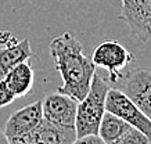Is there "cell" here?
<instances>
[{
	"label": "cell",
	"instance_id": "ba28073f",
	"mask_svg": "<svg viewBox=\"0 0 151 144\" xmlns=\"http://www.w3.org/2000/svg\"><path fill=\"white\" fill-rule=\"evenodd\" d=\"M42 118V100L14 111L9 116L4 126V135L9 140V144H18L19 140L29 135L40 123Z\"/></svg>",
	"mask_w": 151,
	"mask_h": 144
},
{
	"label": "cell",
	"instance_id": "2e32d148",
	"mask_svg": "<svg viewBox=\"0 0 151 144\" xmlns=\"http://www.w3.org/2000/svg\"><path fill=\"white\" fill-rule=\"evenodd\" d=\"M17 42V39L9 32V31H3L0 32V44H9V43H14Z\"/></svg>",
	"mask_w": 151,
	"mask_h": 144
},
{
	"label": "cell",
	"instance_id": "8992f818",
	"mask_svg": "<svg viewBox=\"0 0 151 144\" xmlns=\"http://www.w3.org/2000/svg\"><path fill=\"white\" fill-rule=\"evenodd\" d=\"M78 100L55 90L42 98L43 118L61 128H75Z\"/></svg>",
	"mask_w": 151,
	"mask_h": 144
},
{
	"label": "cell",
	"instance_id": "5b68a950",
	"mask_svg": "<svg viewBox=\"0 0 151 144\" xmlns=\"http://www.w3.org/2000/svg\"><path fill=\"white\" fill-rule=\"evenodd\" d=\"M105 111H110L143 132L151 141V119L118 87L111 86L105 96Z\"/></svg>",
	"mask_w": 151,
	"mask_h": 144
},
{
	"label": "cell",
	"instance_id": "4fadbf2b",
	"mask_svg": "<svg viewBox=\"0 0 151 144\" xmlns=\"http://www.w3.org/2000/svg\"><path fill=\"white\" fill-rule=\"evenodd\" d=\"M148 143H151L150 139L143 132L136 129L134 126H130L128 132L122 136V139L119 140L118 144H148Z\"/></svg>",
	"mask_w": 151,
	"mask_h": 144
},
{
	"label": "cell",
	"instance_id": "52a82bcc",
	"mask_svg": "<svg viewBox=\"0 0 151 144\" xmlns=\"http://www.w3.org/2000/svg\"><path fill=\"white\" fill-rule=\"evenodd\" d=\"M118 18L128 25L130 33L139 40H151V0H122Z\"/></svg>",
	"mask_w": 151,
	"mask_h": 144
},
{
	"label": "cell",
	"instance_id": "9c48e42d",
	"mask_svg": "<svg viewBox=\"0 0 151 144\" xmlns=\"http://www.w3.org/2000/svg\"><path fill=\"white\" fill-rule=\"evenodd\" d=\"M75 141V128H61L42 118L40 123L19 140L18 144H73Z\"/></svg>",
	"mask_w": 151,
	"mask_h": 144
},
{
	"label": "cell",
	"instance_id": "9a60e30c",
	"mask_svg": "<svg viewBox=\"0 0 151 144\" xmlns=\"http://www.w3.org/2000/svg\"><path fill=\"white\" fill-rule=\"evenodd\" d=\"M76 144H104L99 135H86L76 139Z\"/></svg>",
	"mask_w": 151,
	"mask_h": 144
},
{
	"label": "cell",
	"instance_id": "8fae6325",
	"mask_svg": "<svg viewBox=\"0 0 151 144\" xmlns=\"http://www.w3.org/2000/svg\"><path fill=\"white\" fill-rule=\"evenodd\" d=\"M33 56L31 44L28 39L17 40L14 43H9L0 49V78L4 79L10 69L19 62L31 60Z\"/></svg>",
	"mask_w": 151,
	"mask_h": 144
},
{
	"label": "cell",
	"instance_id": "277c9868",
	"mask_svg": "<svg viewBox=\"0 0 151 144\" xmlns=\"http://www.w3.org/2000/svg\"><path fill=\"white\" fill-rule=\"evenodd\" d=\"M134 56L115 39H107L97 43L92 54V61L96 67H100L108 72L107 80L114 83L116 78L122 74V69L126 68L130 62H134Z\"/></svg>",
	"mask_w": 151,
	"mask_h": 144
},
{
	"label": "cell",
	"instance_id": "3957f363",
	"mask_svg": "<svg viewBox=\"0 0 151 144\" xmlns=\"http://www.w3.org/2000/svg\"><path fill=\"white\" fill-rule=\"evenodd\" d=\"M111 86L118 87L151 119V68L139 67L121 74Z\"/></svg>",
	"mask_w": 151,
	"mask_h": 144
},
{
	"label": "cell",
	"instance_id": "e0dca14e",
	"mask_svg": "<svg viewBox=\"0 0 151 144\" xmlns=\"http://www.w3.org/2000/svg\"><path fill=\"white\" fill-rule=\"evenodd\" d=\"M0 144H9V140L4 135V129L0 128Z\"/></svg>",
	"mask_w": 151,
	"mask_h": 144
},
{
	"label": "cell",
	"instance_id": "6da1fadb",
	"mask_svg": "<svg viewBox=\"0 0 151 144\" xmlns=\"http://www.w3.org/2000/svg\"><path fill=\"white\" fill-rule=\"evenodd\" d=\"M50 54L63 85L57 90L81 101L89 92L96 65L85 56L83 46L71 32H64L50 42Z\"/></svg>",
	"mask_w": 151,
	"mask_h": 144
},
{
	"label": "cell",
	"instance_id": "5bb4252c",
	"mask_svg": "<svg viewBox=\"0 0 151 144\" xmlns=\"http://www.w3.org/2000/svg\"><path fill=\"white\" fill-rule=\"evenodd\" d=\"M14 100H15V97H14V94L11 93V90L9 89L6 80L0 78V108L7 107Z\"/></svg>",
	"mask_w": 151,
	"mask_h": 144
},
{
	"label": "cell",
	"instance_id": "7c38bea8",
	"mask_svg": "<svg viewBox=\"0 0 151 144\" xmlns=\"http://www.w3.org/2000/svg\"><path fill=\"white\" fill-rule=\"evenodd\" d=\"M130 126L132 125H129L128 122L119 118L118 115L105 111L99 126V136L104 144H118Z\"/></svg>",
	"mask_w": 151,
	"mask_h": 144
},
{
	"label": "cell",
	"instance_id": "30bf717a",
	"mask_svg": "<svg viewBox=\"0 0 151 144\" xmlns=\"http://www.w3.org/2000/svg\"><path fill=\"white\" fill-rule=\"evenodd\" d=\"M33 79H35V72L29 60L17 64L4 76L6 83L15 98L25 97L32 92Z\"/></svg>",
	"mask_w": 151,
	"mask_h": 144
},
{
	"label": "cell",
	"instance_id": "7a4b0ae2",
	"mask_svg": "<svg viewBox=\"0 0 151 144\" xmlns=\"http://www.w3.org/2000/svg\"><path fill=\"white\" fill-rule=\"evenodd\" d=\"M110 87V82L94 72L87 94L78 101L75 119L76 139L86 135H99V126L105 112V96Z\"/></svg>",
	"mask_w": 151,
	"mask_h": 144
}]
</instances>
